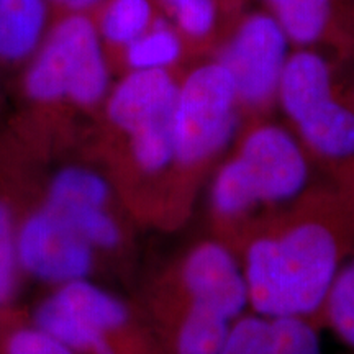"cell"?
Masks as SVG:
<instances>
[{
  "label": "cell",
  "instance_id": "obj_8",
  "mask_svg": "<svg viewBox=\"0 0 354 354\" xmlns=\"http://www.w3.org/2000/svg\"><path fill=\"white\" fill-rule=\"evenodd\" d=\"M180 286L187 305L212 310L238 322L250 312L241 261L221 241H202L180 264Z\"/></svg>",
  "mask_w": 354,
  "mask_h": 354
},
{
  "label": "cell",
  "instance_id": "obj_3",
  "mask_svg": "<svg viewBox=\"0 0 354 354\" xmlns=\"http://www.w3.org/2000/svg\"><path fill=\"white\" fill-rule=\"evenodd\" d=\"M277 100L300 143L330 162L354 161V110L335 95L328 61L302 50L287 59Z\"/></svg>",
  "mask_w": 354,
  "mask_h": 354
},
{
  "label": "cell",
  "instance_id": "obj_4",
  "mask_svg": "<svg viewBox=\"0 0 354 354\" xmlns=\"http://www.w3.org/2000/svg\"><path fill=\"white\" fill-rule=\"evenodd\" d=\"M25 91L39 104H100L107 97L109 69L94 21L82 13L61 20L26 71Z\"/></svg>",
  "mask_w": 354,
  "mask_h": 354
},
{
  "label": "cell",
  "instance_id": "obj_13",
  "mask_svg": "<svg viewBox=\"0 0 354 354\" xmlns=\"http://www.w3.org/2000/svg\"><path fill=\"white\" fill-rule=\"evenodd\" d=\"M107 180L86 167H66L53 177L46 203L50 205H102L109 207Z\"/></svg>",
  "mask_w": 354,
  "mask_h": 354
},
{
  "label": "cell",
  "instance_id": "obj_10",
  "mask_svg": "<svg viewBox=\"0 0 354 354\" xmlns=\"http://www.w3.org/2000/svg\"><path fill=\"white\" fill-rule=\"evenodd\" d=\"M220 354H323L315 323L248 312L233 325Z\"/></svg>",
  "mask_w": 354,
  "mask_h": 354
},
{
  "label": "cell",
  "instance_id": "obj_14",
  "mask_svg": "<svg viewBox=\"0 0 354 354\" xmlns=\"http://www.w3.org/2000/svg\"><path fill=\"white\" fill-rule=\"evenodd\" d=\"M53 214L66 221L71 228L82 236L92 248L112 250L120 243L122 232L117 220L113 218L107 207L102 205H50Z\"/></svg>",
  "mask_w": 354,
  "mask_h": 354
},
{
  "label": "cell",
  "instance_id": "obj_11",
  "mask_svg": "<svg viewBox=\"0 0 354 354\" xmlns=\"http://www.w3.org/2000/svg\"><path fill=\"white\" fill-rule=\"evenodd\" d=\"M46 26V0H0V61L15 63L37 50Z\"/></svg>",
  "mask_w": 354,
  "mask_h": 354
},
{
  "label": "cell",
  "instance_id": "obj_20",
  "mask_svg": "<svg viewBox=\"0 0 354 354\" xmlns=\"http://www.w3.org/2000/svg\"><path fill=\"white\" fill-rule=\"evenodd\" d=\"M171 10L177 26L190 38L207 37L215 25V0H184Z\"/></svg>",
  "mask_w": 354,
  "mask_h": 354
},
{
  "label": "cell",
  "instance_id": "obj_5",
  "mask_svg": "<svg viewBox=\"0 0 354 354\" xmlns=\"http://www.w3.org/2000/svg\"><path fill=\"white\" fill-rule=\"evenodd\" d=\"M232 74L220 61L194 69L177 88L172 136L176 165L196 169L223 151L240 120Z\"/></svg>",
  "mask_w": 354,
  "mask_h": 354
},
{
  "label": "cell",
  "instance_id": "obj_21",
  "mask_svg": "<svg viewBox=\"0 0 354 354\" xmlns=\"http://www.w3.org/2000/svg\"><path fill=\"white\" fill-rule=\"evenodd\" d=\"M55 2L68 8H73V10H86L88 7L97 6L102 0H55Z\"/></svg>",
  "mask_w": 354,
  "mask_h": 354
},
{
  "label": "cell",
  "instance_id": "obj_9",
  "mask_svg": "<svg viewBox=\"0 0 354 354\" xmlns=\"http://www.w3.org/2000/svg\"><path fill=\"white\" fill-rule=\"evenodd\" d=\"M177 88L167 69H131L109 95V120L127 136L172 120Z\"/></svg>",
  "mask_w": 354,
  "mask_h": 354
},
{
  "label": "cell",
  "instance_id": "obj_18",
  "mask_svg": "<svg viewBox=\"0 0 354 354\" xmlns=\"http://www.w3.org/2000/svg\"><path fill=\"white\" fill-rule=\"evenodd\" d=\"M0 354H79L68 344L33 325L13 326L0 335Z\"/></svg>",
  "mask_w": 354,
  "mask_h": 354
},
{
  "label": "cell",
  "instance_id": "obj_12",
  "mask_svg": "<svg viewBox=\"0 0 354 354\" xmlns=\"http://www.w3.org/2000/svg\"><path fill=\"white\" fill-rule=\"evenodd\" d=\"M268 3L290 41L302 46L317 43L330 24V0H268Z\"/></svg>",
  "mask_w": 354,
  "mask_h": 354
},
{
  "label": "cell",
  "instance_id": "obj_7",
  "mask_svg": "<svg viewBox=\"0 0 354 354\" xmlns=\"http://www.w3.org/2000/svg\"><path fill=\"white\" fill-rule=\"evenodd\" d=\"M17 254L21 269L57 286L86 279L94 266V248L48 207L17 232Z\"/></svg>",
  "mask_w": 354,
  "mask_h": 354
},
{
  "label": "cell",
  "instance_id": "obj_1",
  "mask_svg": "<svg viewBox=\"0 0 354 354\" xmlns=\"http://www.w3.org/2000/svg\"><path fill=\"white\" fill-rule=\"evenodd\" d=\"M248 232L240 256L250 312L268 318H322L344 263V234L336 216L299 205Z\"/></svg>",
  "mask_w": 354,
  "mask_h": 354
},
{
  "label": "cell",
  "instance_id": "obj_16",
  "mask_svg": "<svg viewBox=\"0 0 354 354\" xmlns=\"http://www.w3.org/2000/svg\"><path fill=\"white\" fill-rule=\"evenodd\" d=\"M322 318L336 338L354 353V254L344 259L323 305Z\"/></svg>",
  "mask_w": 354,
  "mask_h": 354
},
{
  "label": "cell",
  "instance_id": "obj_2",
  "mask_svg": "<svg viewBox=\"0 0 354 354\" xmlns=\"http://www.w3.org/2000/svg\"><path fill=\"white\" fill-rule=\"evenodd\" d=\"M308 180V158L300 140L286 128L264 123L248 131L216 171L212 212L223 223L250 225L254 214L302 201Z\"/></svg>",
  "mask_w": 354,
  "mask_h": 354
},
{
  "label": "cell",
  "instance_id": "obj_22",
  "mask_svg": "<svg viewBox=\"0 0 354 354\" xmlns=\"http://www.w3.org/2000/svg\"><path fill=\"white\" fill-rule=\"evenodd\" d=\"M166 2H167V6H169L171 8H174L176 6H179L180 2H184V0H166Z\"/></svg>",
  "mask_w": 354,
  "mask_h": 354
},
{
  "label": "cell",
  "instance_id": "obj_6",
  "mask_svg": "<svg viewBox=\"0 0 354 354\" xmlns=\"http://www.w3.org/2000/svg\"><path fill=\"white\" fill-rule=\"evenodd\" d=\"M289 43L272 15L254 13L240 25L218 61L232 74L241 105L258 109L277 99Z\"/></svg>",
  "mask_w": 354,
  "mask_h": 354
},
{
  "label": "cell",
  "instance_id": "obj_17",
  "mask_svg": "<svg viewBox=\"0 0 354 354\" xmlns=\"http://www.w3.org/2000/svg\"><path fill=\"white\" fill-rule=\"evenodd\" d=\"M183 55V41L165 24L151 26L148 32L127 46V61L131 69H169Z\"/></svg>",
  "mask_w": 354,
  "mask_h": 354
},
{
  "label": "cell",
  "instance_id": "obj_15",
  "mask_svg": "<svg viewBox=\"0 0 354 354\" xmlns=\"http://www.w3.org/2000/svg\"><path fill=\"white\" fill-rule=\"evenodd\" d=\"M149 0H110L100 17L99 33L109 43L128 46L151 28Z\"/></svg>",
  "mask_w": 354,
  "mask_h": 354
},
{
  "label": "cell",
  "instance_id": "obj_19",
  "mask_svg": "<svg viewBox=\"0 0 354 354\" xmlns=\"http://www.w3.org/2000/svg\"><path fill=\"white\" fill-rule=\"evenodd\" d=\"M19 268L17 232L13 228L10 210L6 203L0 202V307L7 304L15 292Z\"/></svg>",
  "mask_w": 354,
  "mask_h": 354
}]
</instances>
